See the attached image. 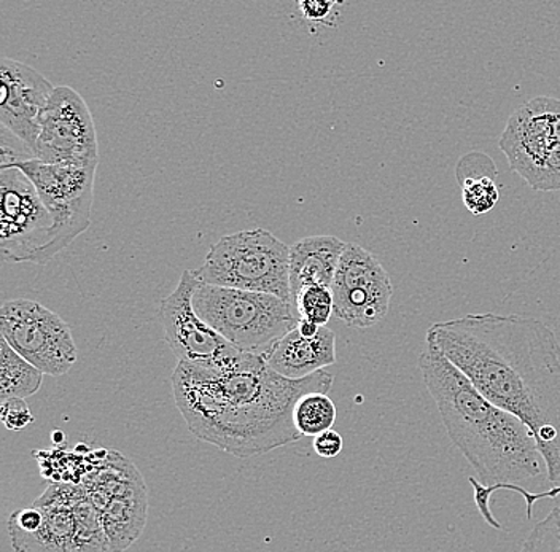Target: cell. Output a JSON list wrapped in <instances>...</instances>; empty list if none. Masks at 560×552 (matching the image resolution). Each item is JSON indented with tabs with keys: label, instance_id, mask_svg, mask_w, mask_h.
I'll list each match as a JSON object with an SVG mask.
<instances>
[{
	"label": "cell",
	"instance_id": "6da1fadb",
	"mask_svg": "<svg viewBox=\"0 0 560 552\" xmlns=\"http://www.w3.org/2000/svg\"><path fill=\"white\" fill-rule=\"evenodd\" d=\"M490 403L530 430L552 488L560 485V341L541 320L468 314L427 330Z\"/></svg>",
	"mask_w": 560,
	"mask_h": 552
},
{
	"label": "cell",
	"instance_id": "7a4b0ae2",
	"mask_svg": "<svg viewBox=\"0 0 560 552\" xmlns=\"http://www.w3.org/2000/svg\"><path fill=\"white\" fill-rule=\"evenodd\" d=\"M335 377L315 373L287 379L258 355L240 354L212 365L177 363L175 404L188 430L237 459L262 456L300 442L293 408L307 394L330 392Z\"/></svg>",
	"mask_w": 560,
	"mask_h": 552
},
{
	"label": "cell",
	"instance_id": "3957f363",
	"mask_svg": "<svg viewBox=\"0 0 560 552\" xmlns=\"http://www.w3.org/2000/svg\"><path fill=\"white\" fill-rule=\"evenodd\" d=\"M419 369L447 436L481 484L495 488L540 477L542 457L530 430L490 403L432 338L425 337Z\"/></svg>",
	"mask_w": 560,
	"mask_h": 552
},
{
	"label": "cell",
	"instance_id": "277c9868",
	"mask_svg": "<svg viewBox=\"0 0 560 552\" xmlns=\"http://www.w3.org/2000/svg\"><path fill=\"white\" fill-rule=\"evenodd\" d=\"M192 304L233 348L261 359L300 321L292 304L268 293L199 284Z\"/></svg>",
	"mask_w": 560,
	"mask_h": 552
},
{
	"label": "cell",
	"instance_id": "5b68a950",
	"mask_svg": "<svg viewBox=\"0 0 560 552\" xmlns=\"http://www.w3.org/2000/svg\"><path fill=\"white\" fill-rule=\"evenodd\" d=\"M195 272L201 284L268 293L293 306L290 247L268 230L223 236L210 247L205 263Z\"/></svg>",
	"mask_w": 560,
	"mask_h": 552
},
{
	"label": "cell",
	"instance_id": "8992f818",
	"mask_svg": "<svg viewBox=\"0 0 560 552\" xmlns=\"http://www.w3.org/2000/svg\"><path fill=\"white\" fill-rule=\"evenodd\" d=\"M499 145L528 187L560 190V99L540 96L516 108Z\"/></svg>",
	"mask_w": 560,
	"mask_h": 552
},
{
	"label": "cell",
	"instance_id": "52a82bcc",
	"mask_svg": "<svg viewBox=\"0 0 560 552\" xmlns=\"http://www.w3.org/2000/svg\"><path fill=\"white\" fill-rule=\"evenodd\" d=\"M97 164H45L33 160L16 166L31 178L52 219L51 243L38 265L48 263L90 228Z\"/></svg>",
	"mask_w": 560,
	"mask_h": 552
},
{
	"label": "cell",
	"instance_id": "ba28073f",
	"mask_svg": "<svg viewBox=\"0 0 560 552\" xmlns=\"http://www.w3.org/2000/svg\"><path fill=\"white\" fill-rule=\"evenodd\" d=\"M0 331L10 348L44 375L65 376L75 365L79 349L65 319L33 300L5 302Z\"/></svg>",
	"mask_w": 560,
	"mask_h": 552
},
{
	"label": "cell",
	"instance_id": "9c48e42d",
	"mask_svg": "<svg viewBox=\"0 0 560 552\" xmlns=\"http://www.w3.org/2000/svg\"><path fill=\"white\" fill-rule=\"evenodd\" d=\"M52 219L31 178L0 169V255L5 263H38L50 246Z\"/></svg>",
	"mask_w": 560,
	"mask_h": 552
},
{
	"label": "cell",
	"instance_id": "30bf717a",
	"mask_svg": "<svg viewBox=\"0 0 560 552\" xmlns=\"http://www.w3.org/2000/svg\"><path fill=\"white\" fill-rule=\"evenodd\" d=\"M35 155L45 164L100 163L96 126L82 94L56 86L38 125Z\"/></svg>",
	"mask_w": 560,
	"mask_h": 552
},
{
	"label": "cell",
	"instance_id": "8fae6325",
	"mask_svg": "<svg viewBox=\"0 0 560 552\" xmlns=\"http://www.w3.org/2000/svg\"><path fill=\"white\" fill-rule=\"evenodd\" d=\"M336 319L352 328H371L387 316L390 278L371 251L348 243L331 285Z\"/></svg>",
	"mask_w": 560,
	"mask_h": 552
},
{
	"label": "cell",
	"instance_id": "7c38bea8",
	"mask_svg": "<svg viewBox=\"0 0 560 552\" xmlns=\"http://www.w3.org/2000/svg\"><path fill=\"white\" fill-rule=\"evenodd\" d=\"M86 494L83 485L52 484L27 508L9 517L15 552H75L73 506Z\"/></svg>",
	"mask_w": 560,
	"mask_h": 552
},
{
	"label": "cell",
	"instance_id": "4fadbf2b",
	"mask_svg": "<svg viewBox=\"0 0 560 552\" xmlns=\"http://www.w3.org/2000/svg\"><path fill=\"white\" fill-rule=\"evenodd\" d=\"M199 284L196 272L185 269L174 292L161 302V320L164 338L178 363L212 365L240 354V351L196 313L192 298Z\"/></svg>",
	"mask_w": 560,
	"mask_h": 552
},
{
	"label": "cell",
	"instance_id": "5bb4252c",
	"mask_svg": "<svg viewBox=\"0 0 560 552\" xmlns=\"http://www.w3.org/2000/svg\"><path fill=\"white\" fill-rule=\"evenodd\" d=\"M56 86L31 66L0 61V124L35 152L38 125Z\"/></svg>",
	"mask_w": 560,
	"mask_h": 552
},
{
	"label": "cell",
	"instance_id": "9a60e30c",
	"mask_svg": "<svg viewBox=\"0 0 560 552\" xmlns=\"http://www.w3.org/2000/svg\"><path fill=\"white\" fill-rule=\"evenodd\" d=\"M262 360L272 372L287 379H304L335 365V333L330 328L322 327L315 337L307 338L293 328Z\"/></svg>",
	"mask_w": 560,
	"mask_h": 552
},
{
	"label": "cell",
	"instance_id": "2e32d148",
	"mask_svg": "<svg viewBox=\"0 0 560 552\" xmlns=\"http://www.w3.org/2000/svg\"><path fill=\"white\" fill-rule=\"evenodd\" d=\"M348 243L335 236H310L290 247V293L295 303L298 293L306 286L331 289L336 269Z\"/></svg>",
	"mask_w": 560,
	"mask_h": 552
},
{
	"label": "cell",
	"instance_id": "e0dca14e",
	"mask_svg": "<svg viewBox=\"0 0 560 552\" xmlns=\"http://www.w3.org/2000/svg\"><path fill=\"white\" fill-rule=\"evenodd\" d=\"M100 513L107 537L108 552L128 550L145 529L149 516L147 488L108 500Z\"/></svg>",
	"mask_w": 560,
	"mask_h": 552
},
{
	"label": "cell",
	"instance_id": "ac0fdd59",
	"mask_svg": "<svg viewBox=\"0 0 560 552\" xmlns=\"http://www.w3.org/2000/svg\"><path fill=\"white\" fill-rule=\"evenodd\" d=\"M44 373L35 368L18 352L10 348L5 339L0 341V401L10 398L26 400L40 390Z\"/></svg>",
	"mask_w": 560,
	"mask_h": 552
},
{
	"label": "cell",
	"instance_id": "d6986e66",
	"mask_svg": "<svg viewBox=\"0 0 560 552\" xmlns=\"http://www.w3.org/2000/svg\"><path fill=\"white\" fill-rule=\"evenodd\" d=\"M336 422V407L327 394H307L293 408V424L301 436H315L332 430Z\"/></svg>",
	"mask_w": 560,
	"mask_h": 552
},
{
	"label": "cell",
	"instance_id": "ffe728a7",
	"mask_svg": "<svg viewBox=\"0 0 560 552\" xmlns=\"http://www.w3.org/2000/svg\"><path fill=\"white\" fill-rule=\"evenodd\" d=\"M75 517V552H108L103 519L88 492L73 506Z\"/></svg>",
	"mask_w": 560,
	"mask_h": 552
},
{
	"label": "cell",
	"instance_id": "44dd1931",
	"mask_svg": "<svg viewBox=\"0 0 560 552\" xmlns=\"http://www.w3.org/2000/svg\"><path fill=\"white\" fill-rule=\"evenodd\" d=\"M468 481H470L472 491H475V503L476 506H478V512L481 513L482 519H485L492 529L497 530L502 526H500L499 520H497V517L492 515V509H490V497H492L495 492L511 491L523 495L525 503H527V519H532V515H534L535 503L545 498H558L560 495V485L545 492H530L520 484H503L495 485V488H486V485L481 484L476 478L470 477Z\"/></svg>",
	"mask_w": 560,
	"mask_h": 552
},
{
	"label": "cell",
	"instance_id": "7402d4cb",
	"mask_svg": "<svg viewBox=\"0 0 560 552\" xmlns=\"http://www.w3.org/2000/svg\"><path fill=\"white\" fill-rule=\"evenodd\" d=\"M293 307L301 320H310L318 327H327L335 314L331 289L318 285L306 286L298 293Z\"/></svg>",
	"mask_w": 560,
	"mask_h": 552
},
{
	"label": "cell",
	"instance_id": "603a6c76",
	"mask_svg": "<svg viewBox=\"0 0 560 552\" xmlns=\"http://www.w3.org/2000/svg\"><path fill=\"white\" fill-rule=\"evenodd\" d=\"M462 199H464L465 208L472 215L479 216L488 214L495 208L500 199L499 187L492 177H467L462 178Z\"/></svg>",
	"mask_w": 560,
	"mask_h": 552
},
{
	"label": "cell",
	"instance_id": "cb8c5ba5",
	"mask_svg": "<svg viewBox=\"0 0 560 552\" xmlns=\"http://www.w3.org/2000/svg\"><path fill=\"white\" fill-rule=\"evenodd\" d=\"M521 552H560V506L530 530Z\"/></svg>",
	"mask_w": 560,
	"mask_h": 552
},
{
	"label": "cell",
	"instance_id": "d4e9b609",
	"mask_svg": "<svg viewBox=\"0 0 560 552\" xmlns=\"http://www.w3.org/2000/svg\"><path fill=\"white\" fill-rule=\"evenodd\" d=\"M33 160H37L34 150L5 126L0 125V169L16 167Z\"/></svg>",
	"mask_w": 560,
	"mask_h": 552
},
{
	"label": "cell",
	"instance_id": "484cf974",
	"mask_svg": "<svg viewBox=\"0 0 560 552\" xmlns=\"http://www.w3.org/2000/svg\"><path fill=\"white\" fill-rule=\"evenodd\" d=\"M0 421L10 432H20L27 425L34 424V415L26 400L10 398V400L0 401Z\"/></svg>",
	"mask_w": 560,
	"mask_h": 552
},
{
	"label": "cell",
	"instance_id": "4316f807",
	"mask_svg": "<svg viewBox=\"0 0 560 552\" xmlns=\"http://www.w3.org/2000/svg\"><path fill=\"white\" fill-rule=\"evenodd\" d=\"M313 447L314 453L322 459H336L345 449V439L336 430H328L315 436Z\"/></svg>",
	"mask_w": 560,
	"mask_h": 552
},
{
	"label": "cell",
	"instance_id": "83f0119b",
	"mask_svg": "<svg viewBox=\"0 0 560 552\" xmlns=\"http://www.w3.org/2000/svg\"><path fill=\"white\" fill-rule=\"evenodd\" d=\"M298 7H300L304 19L311 21H324L328 15H330L335 3L325 2V0H304V2L298 3Z\"/></svg>",
	"mask_w": 560,
	"mask_h": 552
},
{
	"label": "cell",
	"instance_id": "f1b7e54d",
	"mask_svg": "<svg viewBox=\"0 0 560 552\" xmlns=\"http://www.w3.org/2000/svg\"><path fill=\"white\" fill-rule=\"evenodd\" d=\"M296 328L300 330L301 334H304V337L313 338L318 333V331H320L322 327L313 324V321L300 319V321H298Z\"/></svg>",
	"mask_w": 560,
	"mask_h": 552
}]
</instances>
